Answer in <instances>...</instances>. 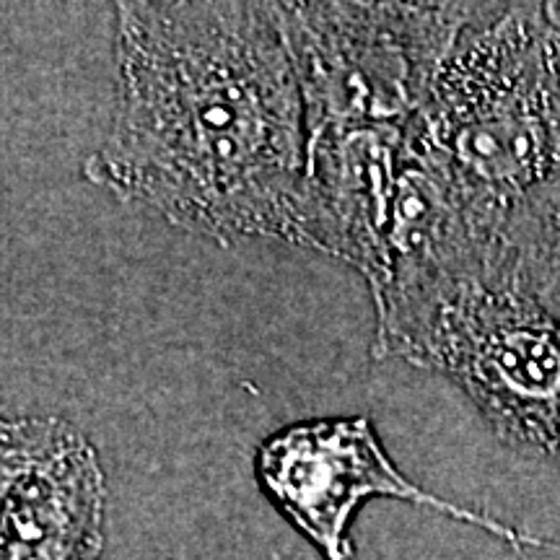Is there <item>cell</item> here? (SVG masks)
Here are the masks:
<instances>
[{"mask_svg":"<svg viewBox=\"0 0 560 560\" xmlns=\"http://www.w3.org/2000/svg\"><path fill=\"white\" fill-rule=\"evenodd\" d=\"M115 60L86 177L215 244H293L306 120L280 5L120 3Z\"/></svg>","mask_w":560,"mask_h":560,"instance_id":"obj_1","label":"cell"},{"mask_svg":"<svg viewBox=\"0 0 560 560\" xmlns=\"http://www.w3.org/2000/svg\"><path fill=\"white\" fill-rule=\"evenodd\" d=\"M408 136L495 221L560 177V19L552 5H475Z\"/></svg>","mask_w":560,"mask_h":560,"instance_id":"obj_2","label":"cell"},{"mask_svg":"<svg viewBox=\"0 0 560 560\" xmlns=\"http://www.w3.org/2000/svg\"><path fill=\"white\" fill-rule=\"evenodd\" d=\"M374 314L376 359L452 380L514 465L560 499V314L486 265L436 278Z\"/></svg>","mask_w":560,"mask_h":560,"instance_id":"obj_3","label":"cell"},{"mask_svg":"<svg viewBox=\"0 0 560 560\" xmlns=\"http://www.w3.org/2000/svg\"><path fill=\"white\" fill-rule=\"evenodd\" d=\"M306 132L408 125L478 3H278Z\"/></svg>","mask_w":560,"mask_h":560,"instance_id":"obj_4","label":"cell"},{"mask_svg":"<svg viewBox=\"0 0 560 560\" xmlns=\"http://www.w3.org/2000/svg\"><path fill=\"white\" fill-rule=\"evenodd\" d=\"M255 470L265 495L325 560H353L350 522L369 499H397L431 509L488 532L516 552H542L552 545L405 478L366 416L317 418L280 429L257 450Z\"/></svg>","mask_w":560,"mask_h":560,"instance_id":"obj_5","label":"cell"},{"mask_svg":"<svg viewBox=\"0 0 560 560\" xmlns=\"http://www.w3.org/2000/svg\"><path fill=\"white\" fill-rule=\"evenodd\" d=\"M408 128L355 125L306 132L293 244L348 262L376 293L387 278V244Z\"/></svg>","mask_w":560,"mask_h":560,"instance_id":"obj_6","label":"cell"},{"mask_svg":"<svg viewBox=\"0 0 560 560\" xmlns=\"http://www.w3.org/2000/svg\"><path fill=\"white\" fill-rule=\"evenodd\" d=\"M104 503L100 457L73 431L0 506V560H100Z\"/></svg>","mask_w":560,"mask_h":560,"instance_id":"obj_7","label":"cell"},{"mask_svg":"<svg viewBox=\"0 0 560 560\" xmlns=\"http://www.w3.org/2000/svg\"><path fill=\"white\" fill-rule=\"evenodd\" d=\"M486 268L560 314V177L509 210Z\"/></svg>","mask_w":560,"mask_h":560,"instance_id":"obj_8","label":"cell"},{"mask_svg":"<svg viewBox=\"0 0 560 560\" xmlns=\"http://www.w3.org/2000/svg\"><path fill=\"white\" fill-rule=\"evenodd\" d=\"M73 431V425L58 418L5 420L0 416V506L16 482Z\"/></svg>","mask_w":560,"mask_h":560,"instance_id":"obj_9","label":"cell"},{"mask_svg":"<svg viewBox=\"0 0 560 560\" xmlns=\"http://www.w3.org/2000/svg\"><path fill=\"white\" fill-rule=\"evenodd\" d=\"M545 552H550V556H548V558H545V560H560V542H558V550H556V548H552V545H550V548H548V550H545Z\"/></svg>","mask_w":560,"mask_h":560,"instance_id":"obj_10","label":"cell"}]
</instances>
